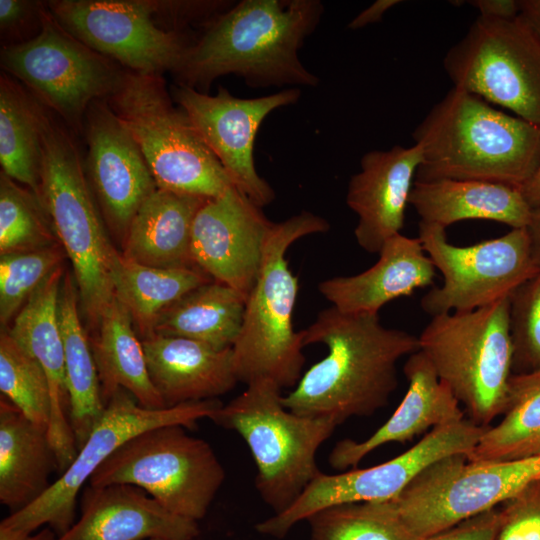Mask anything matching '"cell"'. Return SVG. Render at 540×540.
I'll list each match as a JSON object with an SVG mask.
<instances>
[{"label": "cell", "instance_id": "cell-1", "mask_svg": "<svg viewBox=\"0 0 540 540\" xmlns=\"http://www.w3.org/2000/svg\"><path fill=\"white\" fill-rule=\"evenodd\" d=\"M304 345L323 344L328 354L311 366L282 402L308 417L339 425L384 408L398 386V361L419 351L418 337L385 327L378 314L347 313L330 306L303 330Z\"/></svg>", "mask_w": 540, "mask_h": 540}, {"label": "cell", "instance_id": "cell-2", "mask_svg": "<svg viewBox=\"0 0 540 540\" xmlns=\"http://www.w3.org/2000/svg\"><path fill=\"white\" fill-rule=\"evenodd\" d=\"M319 0H242L204 25L174 73L178 84L207 93L234 74L251 87L319 84L298 51L320 22Z\"/></svg>", "mask_w": 540, "mask_h": 540}, {"label": "cell", "instance_id": "cell-3", "mask_svg": "<svg viewBox=\"0 0 540 540\" xmlns=\"http://www.w3.org/2000/svg\"><path fill=\"white\" fill-rule=\"evenodd\" d=\"M416 181L500 183L522 189L540 167V127L454 87L413 131Z\"/></svg>", "mask_w": 540, "mask_h": 540}, {"label": "cell", "instance_id": "cell-4", "mask_svg": "<svg viewBox=\"0 0 540 540\" xmlns=\"http://www.w3.org/2000/svg\"><path fill=\"white\" fill-rule=\"evenodd\" d=\"M42 139L40 201L72 267L83 313L97 328L114 298L113 268L119 252L104 228L85 162L69 127L38 102Z\"/></svg>", "mask_w": 540, "mask_h": 540}, {"label": "cell", "instance_id": "cell-5", "mask_svg": "<svg viewBox=\"0 0 540 540\" xmlns=\"http://www.w3.org/2000/svg\"><path fill=\"white\" fill-rule=\"evenodd\" d=\"M330 228L326 219L302 211L272 223L263 247L257 279L247 296L240 332L232 346L238 382L269 379L279 387H295L305 364L304 335L295 331L293 313L298 278L286 259L289 247Z\"/></svg>", "mask_w": 540, "mask_h": 540}, {"label": "cell", "instance_id": "cell-6", "mask_svg": "<svg viewBox=\"0 0 540 540\" xmlns=\"http://www.w3.org/2000/svg\"><path fill=\"white\" fill-rule=\"evenodd\" d=\"M281 390L272 380H256L210 418L246 442L257 466L256 489L274 514L288 509L321 472L317 451L339 426L286 409Z\"/></svg>", "mask_w": 540, "mask_h": 540}, {"label": "cell", "instance_id": "cell-7", "mask_svg": "<svg viewBox=\"0 0 540 540\" xmlns=\"http://www.w3.org/2000/svg\"><path fill=\"white\" fill-rule=\"evenodd\" d=\"M419 350L469 419L487 427L502 414L513 369L509 297L464 312L432 316Z\"/></svg>", "mask_w": 540, "mask_h": 540}, {"label": "cell", "instance_id": "cell-8", "mask_svg": "<svg viewBox=\"0 0 540 540\" xmlns=\"http://www.w3.org/2000/svg\"><path fill=\"white\" fill-rule=\"evenodd\" d=\"M138 144L158 189L214 198L234 186L161 75L126 70L107 99Z\"/></svg>", "mask_w": 540, "mask_h": 540}, {"label": "cell", "instance_id": "cell-9", "mask_svg": "<svg viewBox=\"0 0 540 540\" xmlns=\"http://www.w3.org/2000/svg\"><path fill=\"white\" fill-rule=\"evenodd\" d=\"M182 425L137 434L120 446L88 484H130L142 488L171 513L198 522L225 480V470L205 440Z\"/></svg>", "mask_w": 540, "mask_h": 540}, {"label": "cell", "instance_id": "cell-10", "mask_svg": "<svg viewBox=\"0 0 540 540\" xmlns=\"http://www.w3.org/2000/svg\"><path fill=\"white\" fill-rule=\"evenodd\" d=\"M2 70L73 132H82L85 114L95 100L109 99L126 69L93 50L63 28L44 5L40 28L24 42L3 46Z\"/></svg>", "mask_w": 540, "mask_h": 540}, {"label": "cell", "instance_id": "cell-11", "mask_svg": "<svg viewBox=\"0 0 540 540\" xmlns=\"http://www.w3.org/2000/svg\"><path fill=\"white\" fill-rule=\"evenodd\" d=\"M47 7L74 37L140 74H174L194 41L178 30V1L53 0Z\"/></svg>", "mask_w": 540, "mask_h": 540}, {"label": "cell", "instance_id": "cell-12", "mask_svg": "<svg viewBox=\"0 0 540 540\" xmlns=\"http://www.w3.org/2000/svg\"><path fill=\"white\" fill-rule=\"evenodd\" d=\"M539 476L540 457L470 461L457 453L426 467L390 501L413 540H423L503 504Z\"/></svg>", "mask_w": 540, "mask_h": 540}, {"label": "cell", "instance_id": "cell-13", "mask_svg": "<svg viewBox=\"0 0 540 540\" xmlns=\"http://www.w3.org/2000/svg\"><path fill=\"white\" fill-rule=\"evenodd\" d=\"M443 65L454 87L540 127V39L520 15L478 16Z\"/></svg>", "mask_w": 540, "mask_h": 540}, {"label": "cell", "instance_id": "cell-14", "mask_svg": "<svg viewBox=\"0 0 540 540\" xmlns=\"http://www.w3.org/2000/svg\"><path fill=\"white\" fill-rule=\"evenodd\" d=\"M222 405L218 399H211L149 409L120 388L106 403L100 420L69 468L40 498L10 514L0 524L24 533H33L46 525L58 537L64 535L75 523L76 499L84 484L120 446L137 434L158 426L194 428L197 421L210 419Z\"/></svg>", "mask_w": 540, "mask_h": 540}, {"label": "cell", "instance_id": "cell-15", "mask_svg": "<svg viewBox=\"0 0 540 540\" xmlns=\"http://www.w3.org/2000/svg\"><path fill=\"white\" fill-rule=\"evenodd\" d=\"M422 246L443 276L421 298L432 316L472 311L509 297L521 284L539 274L526 228L468 246L450 243L446 228L419 222Z\"/></svg>", "mask_w": 540, "mask_h": 540}, {"label": "cell", "instance_id": "cell-16", "mask_svg": "<svg viewBox=\"0 0 540 540\" xmlns=\"http://www.w3.org/2000/svg\"><path fill=\"white\" fill-rule=\"evenodd\" d=\"M487 427L464 418L430 430L413 447L387 462L333 475L320 472L288 509L260 522L256 529L282 538L297 523L324 508L393 499L435 461L457 453L468 455Z\"/></svg>", "mask_w": 540, "mask_h": 540}, {"label": "cell", "instance_id": "cell-17", "mask_svg": "<svg viewBox=\"0 0 540 540\" xmlns=\"http://www.w3.org/2000/svg\"><path fill=\"white\" fill-rule=\"evenodd\" d=\"M300 95L297 87L257 98H238L221 86L215 95L181 84L172 88L173 101L187 114L234 186L260 208L275 199V192L255 167L257 132L267 115L296 103Z\"/></svg>", "mask_w": 540, "mask_h": 540}, {"label": "cell", "instance_id": "cell-18", "mask_svg": "<svg viewBox=\"0 0 540 540\" xmlns=\"http://www.w3.org/2000/svg\"><path fill=\"white\" fill-rule=\"evenodd\" d=\"M82 132L86 174L98 207L110 229L124 239L156 182L130 130L106 99L91 103Z\"/></svg>", "mask_w": 540, "mask_h": 540}, {"label": "cell", "instance_id": "cell-19", "mask_svg": "<svg viewBox=\"0 0 540 540\" xmlns=\"http://www.w3.org/2000/svg\"><path fill=\"white\" fill-rule=\"evenodd\" d=\"M273 222L237 187L207 199L191 231L194 266L246 297L257 279L264 242Z\"/></svg>", "mask_w": 540, "mask_h": 540}, {"label": "cell", "instance_id": "cell-20", "mask_svg": "<svg viewBox=\"0 0 540 540\" xmlns=\"http://www.w3.org/2000/svg\"><path fill=\"white\" fill-rule=\"evenodd\" d=\"M421 161L417 143L362 156L360 171L349 180L346 204L357 215L354 236L366 252L378 254L388 239L401 233Z\"/></svg>", "mask_w": 540, "mask_h": 540}, {"label": "cell", "instance_id": "cell-21", "mask_svg": "<svg viewBox=\"0 0 540 540\" xmlns=\"http://www.w3.org/2000/svg\"><path fill=\"white\" fill-rule=\"evenodd\" d=\"M62 265L56 268L30 296L10 328V337L43 368L51 396L48 436L58 459L60 475L73 463L78 449L69 422L64 348L59 322Z\"/></svg>", "mask_w": 540, "mask_h": 540}, {"label": "cell", "instance_id": "cell-22", "mask_svg": "<svg viewBox=\"0 0 540 540\" xmlns=\"http://www.w3.org/2000/svg\"><path fill=\"white\" fill-rule=\"evenodd\" d=\"M196 521L175 515L130 484L87 485L81 515L57 540H193Z\"/></svg>", "mask_w": 540, "mask_h": 540}, {"label": "cell", "instance_id": "cell-23", "mask_svg": "<svg viewBox=\"0 0 540 540\" xmlns=\"http://www.w3.org/2000/svg\"><path fill=\"white\" fill-rule=\"evenodd\" d=\"M403 372L408 389L393 415L365 440L337 442L329 455L332 468L345 471L382 445L405 443L428 429L465 418L459 401L420 350L408 356Z\"/></svg>", "mask_w": 540, "mask_h": 540}, {"label": "cell", "instance_id": "cell-24", "mask_svg": "<svg viewBox=\"0 0 540 540\" xmlns=\"http://www.w3.org/2000/svg\"><path fill=\"white\" fill-rule=\"evenodd\" d=\"M377 255V262L361 273L321 281L320 294L340 311L378 314L397 298L434 287L436 268L418 237L397 234Z\"/></svg>", "mask_w": 540, "mask_h": 540}, {"label": "cell", "instance_id": "cell-25", "mask_svg": "<svg viewBox=\"0 0 540 540\" xmlns=\"http://www.w3.org/2000/svg\"><path fill=\"white\" fill-rule=\"evenodd\" d=\"M141 341L149 377L166 408L218 399L238 383L232 348L158 334Z\"/></svg>", "mask_w": 540, "mask_h": 540}, {"label": "cell", "instance_id": "cell-26", "mask_svg": "<svg viewBox=\"0 0 540 540\" xmlns=\"http://www.w3.org/2000/svg\"><path fill=\"white\" fill-rule=\"evenodd\" d=\"M409 205L420 222L444 228L470 219L495 221L511 229L526 228L532 212L521 189L475 180H415Z\"/></svg>", "mask_w": 540, "mask_h": 540}, {"label": "cell", "instance_id": "cell-27", "mask_svg": "<svg viewBox=\"0 0 540 540\" xmlns=\"http://www.w3.org/2000/svg\"><path fill=\"white\" fill-rule=\"evenodd\" d=\"M59 472L48 428L28 419L7 399L0 400V502L11 513L24 509L51 486Z\"/></svg>", "mask_w": 540, "mask_h": 540}, {"label": "cell", "instance_id": "cell-28", "mask_svg": "<svg viewBox=\"0 0 540 540\" xmlns=\"http://www.w3.org/2000/svg\"><path fill=\"white\" fill-rule=\"evenodd\" d=\"M207 199L157 188L131 221L121 254L152 267H195L191 258L192 225Z\"/></svg>", "mask_w": 540, "mask_h": 540}, {"label": "cell", "instance_id": "cell-29", "mask_svg": "<svg viewBox=\"0 0 540 540\" xmlns=\"http://www.w3.org/2000/svg\"><path fill=\"white\" fill-rule=\"evenodd\" d=\"M125 306L114 296L91 343L104 404L124 389L143 407L166 408L148 373L142 341Z\"/></svg>", "mask_w": 540, "mask_h": 540}, {"label": "cell", "instance_id": "cell-30", "mask_svg": "<svg viewBox=\"0 0 540 540\" xmlns=\"http://www.w3.org/2000/svg\"><path fill=\"white\" fill-rule=\"evenodd\" d=\"M78 300L75 280L67 273L59 297V322L69 397L68 417L79 450L100 420L105 404L91 343L79 316Z\"/></svg>", "mask_w": 540, "mask_h": 540}, {"label": "cell", "instance_id": "cell-31", "mask_svg": "<svg viewBox=\"0 0 540 540\" xmlns=\"http://www.w3.org/2000/svg\"><path fill=\"white\" fill-rule=\"evenodd\" d=\"M246 299L238 290L212 280L167 308L153 334L188 338L216 349L232 348L241 329Z\"/></svg>", "mask_w": 540, "mask_h": 540}, {"label": "cell", "instance_id": "cell-32", "mask_svg": "<svg viewBox=\"0 0 540 540\" xmlns=\"http://www.w3.org/2000/svg\"><path fill=\"white\" fill-rule=\"evenodd\" d=\"M114 296L131 315L142 339L153 334L159 316L190 291L212 279L195 267L159 268L118 253L113 268Z\"/></svg>", "mask_w": 540, "mask_h": 540}, {"label": "cell", "instance_id": "cell-33", "mask_svg": "<svg viewBox=\"0 0 540 540\" xmlns=\"http://www.w3.org/2000/svg\"><path fill=\"white\" fill-rule=\"evenodd\" d=\"M502 420L488 426L470 461H515L540 457V369L513 374Z\"/></svg>", "mask_w": 540, "mask_h": 540}, {"label": "cell", "instance_id": "cell-34", "mask_svg": "<svg viewBox=\"0 0 540 540\" xmlns=\"http://www.w3.org/2000/svg\"><path fill=\"white\" fill-rule=\"evenodd\" d=\"M0 164L5 175L40 199L42 139L38 101L5 72L0 77Z\"/></svg>", "mask_w": 540, "mask_h": 540}, {"label": "cell", "instance_id": "cell-35", "mask_svg": "<svg viewBox=\"0 0 540 540\" xmlns=\"http://www.w3.org/2000/svg\"><path fill=\"white\" fill-rule=\"evenodd\" d=\"M307 520L311 540H413L390 500L334 505Z\"/></svg>", "mask_w": 540, "mask_h": 540}, {"label": "cell", "instance_id": "cell-36", "mask_svg": "<svg viewBox=\"0 0 540 540\" xmlns=\"http://www.w3.org/2000/svg\"><path fill=\"white\" fill-rule=\"evenodd\" d=\"M50 217L37 195L0 174V255L57 244Z\"/></svg>", "mask_w": 540, "mask_h": 540}, {"label": "cell", "instance_id": "cell-37", "mask_svg": "<svg viewBox=\"0 0 540 540\" xmlns=\"http://www.w3.org/2000/svg\"><path fill=\"white\" fill-rule=\"evenodd\" d=\"M0 390L28 419L49 427L51 396L45 371L5 329L0 334Z\"/></svg>", "mask_w": 540, "mask_h": 540}, {"label": "cell", "instance_id": "cell-38", "mask_svg": "<svg viewBox=\"0 0 540 540\" xmlns=\"http://www.w3.org/2000/svg\"><path fill=\"white\" fill-rule=\"evenodd\" d=\"M66 254L57 243L42 249L0 255V323L15 318L44 280L62 265Z\"/></svg>", "mask_w": 540, "mask_h": 540}, {"label": "cell", "instance_id": "cell-39", "mask_svg": "<svg viewBox=\"0 0 540 540\" xmlns=\"http://www.w3.org/2000/svg\"><path fill=\"white\" fill-rule=\"evenodd\" d=\"M513 368L519 373L540 369V274L509 296Z\"/></svg>", "mask_w": 540, "mask_h": 540}, {"label": "cell", "instance_id": "cell-40", "mask_svg": "<svg viewBox=\"0 0 540 540\" xmlns=\"http://www.w3.org/2000/svg\"><path fill=\"white\" fill-rule=\"evenodd\" d=\"M495 540H540V476L503 503Z\"/></svg>", "mask_w": 540, "mask_h": 540}, {"label": "cell", "instance_id": "cell-41", "mask_svg": "<svg viewBox=\"0 0 540 540\" xmlns=\"http://www.w3.org/2000/svg\"><path fill=\"white\" fill-rule=\"evenodd\" d=\"M499 510L493 508L423 540H495Z\"/></svg>", "mask_w": 540, "mask_h": 540}, {"label": "cell", "instance_id": "cell-42", "mask_svg": "<svg viewBox=\"0 0 540 540\" xmlns=\"http://www.w3.org/2000/svg\"><path fill=\"white\" fill-rule=\"evenodd\" d=\"M45 4L27 0H0V29L2 35L22 33L30 23H40Z\"/></svg>", "mask_w": 540, "mask_h": 540}, {"label": "cell", "instance_id": "cell-43", "mask_svg": "<svg viewBox=\"0 0 540 540\" xmlns=\"http://www.w3.org/2000/svg\"><path fill=\"white\" fill-rule=\"evenodd\" d=\"M469 3L482 17L512 19L519 15L518 0H472Z\"/></svg>", "mask_w": 540, "mask_h": 540}, {"label": "cell", "instance_id": "cell-44", "mask_svg": "<svg viewBox=\"0 0 540 540\" xmlns=\"http://www.w3.org/2000/svg\"><path fill=\"white\" fill-rule=\"evenodd\" d=\"M399 0H377L365 10L360 12L349 24L352 30L361 29L367 25L381 21L384 14L393 6L399 4Z\"/></svg>", "mask_w": 540, "mask_h": 540}, {"label": "cell", "instance_id": "cell-45", "mask_svg": "<svg viewBox=\"0 0 540 540\" xmlns=\"http://www.w3.org/2000/svg\"><path fill=\"white\" fill-rule=\"evenodd\" d=\"M57 534L50 527L36 533H24L0 524V540H57Z\"/></svg>", "mask_w": 540, "mask_h": 540}, {"label": "cell", "instance_id": "cell-46", "mask_svg": "<svg viewBox=\"0 0 540 540\" xmlns=\"http://www.w3.org/2000/svg\"><path fill=\"white\" fill-rule=\"evenodd\" d=\"M526 229L530 239L532 258L540 274V207L532 209Z\"/></svg>", "mask_w": 540, "mask_h": 540}, {"label": "cell", "instance_id": "cell-47", "mask_svg": "<svg viewBox=\"0 0 540 540\" xmlns=\"http://www.w3.org/2000/svg\"><path fill=\"white\" fill-rule=\"evenodd\" d=\"M519 15L540 39V0H518Z\"/></svg>", "mask_w": 540, "mask_h": 540}, {"label": "cell", "instance_id": "cell-48", "mask_svg": "<svg viewBox=\"0 0 540 540\" xmlns=\"http://www.w3.org/2000/svg\"><path fill=\"white\" fill-rule=\"evenodd\" d=\"M521 191L532 209L540 207V167Z\"/></svg>", "mask_w": 540, "mask_h": 540}, {"label": "cell", "instance_id": "cell-49", "mask_svg": "<svg viewBox=\"0 0 540 540\" xmlns=\"http://www.w3.org/2000/svg\"><path fill=\"white\" fill-rule=\"evenodd\" d=\"M149 540H166V539H149Z\"/></svg>", "mask_w": 540, "mask_h": 540}]
</instances>
